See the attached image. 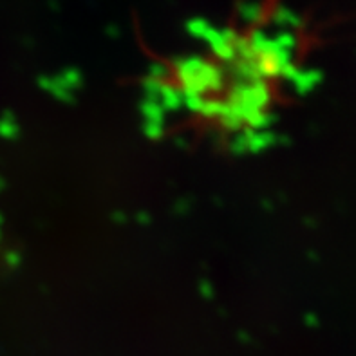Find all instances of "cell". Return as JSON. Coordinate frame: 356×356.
<instances>
[]
</instances>
